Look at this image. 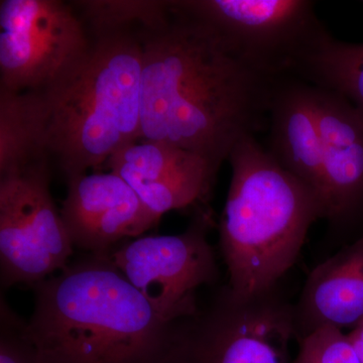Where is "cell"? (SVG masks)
Here are the masks:
<instances>
[{"instance_id": "ba28073f", "label": "cell", "mask_w": 363, "mask_h": 363, "mask_svg": "<svg viewBox=\"0 0 363 363\" xmlns=\"http://www.w3.org/2000/svg\"><path fill=\"white\" fill-rule=\"evenodd\" d=\"M211 223L207 212L198 211L184 233L140 236L109 253L117 269L168 323L194 314L198 290L219 278L208 240Z\"/></svg>"}, {"instance_id": "3957f363", "label": "cell", "mask_w": 363, "mask_h": 363, "mask_svg": "<svg viewBox=\"0 0 363 363\" xmlns=\"http://www.w3.org/2000/svg\"><path fill=\"white\" fill-rule=\"evenodd\" d=\"M90 30L84 56L38 91L45 154L67 181L140 140L143 58L135 26Z\"/></svg>"}, {"instance_id": "e0dca14e", "label": "cell", "mask_w": 363, "mask_h": 363, "mask_svg": "<svg viewBox=\"0 0 363 363\" xmlns=\"http://www.w3.org/2000/svg\"><path fill=\"white\" fill-rule=\"evenodd\" d=\"M293 363H362L344 332L323 327L303 339Z\"/></svg>"}, {"instance_id": "30bf717a", "label": "cell", "mask_w": 363, "mask_h": 363, "mask_svg": "<svg viewBox=\"0 0 363 363\" xmlns=\"http://www.w3.org/2000/svg\"><path fill=\"white\" fill-rule=\"evenodd\" d=\"M67 184L60 212L74 247L109 255L121 240L140 238L160 221L113 172L84 174Z\"/></svg>"}, {"instance_id": "6da1fadb", "label": "cell", "mask_w": 363, "mask_h": 363, "mask_svg": "<svg viewBox=\"0 0 363 363\" xmlns=\"http://www.w3.org/2000/svg\"><path fill=\"white\" fill-rule=\"evenodd\" d=\"M142 45L140 140L201 157L215 173L241 138L267 126L279 80L260 73L181 1H152Z\"/></svg>"}, {"instance_id": "52a82bcc", "label": "cell", "mask_w": 363, "mask_h": 363, "mask_svg": "<svg viewBox=\"0 0 363 363\" xmlns=\"http://www.w3.org/2000/svg\"><path fill=\"white\" fill-rule=\"evenodd\" d=\"M50 191L49 161L0 176V279L32 285L63 271L73 255Z\"/></svg>"}, {"instance_id": "8fae6325", "label": "cell", "mask_w": 363, "mask_h": 363, "mask_svg": "<svg viewBox=\"0 0 363 363\" xmlns=\"http://www.w3.org/2000/svg\"><path fill=\"white\" fill-rule=\"evenodd\" d=\"M311 93L321 140L324 218L348 225L363 216V121L337 93L312 84Z\"/></svg>"}, {"instance_id": "2e32d148", "label": "cell", "mask_w": 363, "mask_h": 363, "mask_svg": "<svg viewBox=\"0 0 363 363\" xmlns=\"http://www.w3.org/2000/svg\"><path fill=\"white\" fill-rule=\"evenodd\" d=\"M295 78L337 93L363 121V44L341 42L329 33L301 64Z\"/></svg>"}, {"instance_id": "ac0fdd59", "label": "cell", "mask_w": 363, "mask_h": 363, "mask_svg": "<svg viewBox=\"0 0 363 363\" xmlns=\"http://www.w3.org/2000/svg\"><path fill=\"white\" fill-rule=\"evenodd\" d=\"M0 363H45L21 319L1 298L0 304Z\"/></svg>"}, {"instance_id": "4fadbf2b", "label": "cell", "mask_w": 363, "mask_h": 363, "mask_svg": "<svg viewBox=\"0 0 363 363\" xmlns=\"http://www.w3.org/2000/svg\"><path fill=\"white\" fill-rule=\"evenodd\" d=\"M363 321V234L315 267L294 305L298 342L323 327L352 330Z\"/></svg>"}, {"instance_id": "7c38bea8", "label": "cell", "mask_w": 363, "mask_h": 363, "mask_svg": "<svg viewBox=\"0 0 363 363\" xmlns=\"http://www.w3.org/2000/svg\"><path fill=\"white\" fill-rule=\"evenodd\" d=\"M157 217L205 201L217 174L201 157L161 143L140 140L106 162Z\"/></svg>"}, {"instance_id": "9c48e42d", "label": "cell", "mask_w": 363, "mask_h": 363, "mask_svg": "<svg viewBox=\"0 0 363 363\" xmlns=\"http://www.w3.org/2000/svg\"><path fill=\"white\" fill-rule=\"evenodd\" d=\"M0 89L44 90L84 56L83 21L57 0L0 2Z\"/></svg>"}, {"instance_id": "d6986e66", "label": "cell", "mask_w": 363, "mask_h": 363, "mask_svg": "<svg viewBox=\"0 0 363 363\" xmlns=\"http://www.w3.org/2000/svg\"><path fill=\"white\" fill-rule=\"evenodd\" d=\"M345 334L358 359L363 363V321Z\"/></svg>"}, {"instance_id": "7a4b0ae2", "label": "cell", "mask_w": 363, "mask_h": 363, "mask_svg": "<svg viewBox=\"0 0 363 363\" xmlns=\"http://www.w3.org/2000/svg\"><path fill=\"white\" fill-rule=\"evenodd\" d=\"M33 292L28 333L45 363H164L172 323L109 255L69 262Z\"/></svg>"}, {"instance_id": "8992f818", "label": "cell", "mask_w": 363, "mask_h": 363, "mask_svg": "<svg viewBox=\"0 0 363 363\" xmlns=\"http://www.w3.org/2000/svg\"><path fill=\"white\" fill-rule=\"evenodd\" d=\"M245 63L272 78L294 77L328 35L309 0H185Z\"/></svg>"}, {"instance_id": "9a60e30c", "label": "cell", "mask_w": 363, "mask_h": 363, "mask_svg": "<svg viewBox=\"0 0 363 363\" xmlns=\"http://www.w3.org/2000/svg\"><path fill=\"white\" fill-rule=\"evenodd\" d=\"M38 91L0 89V176L49 161Z\"/></svg>"}, {"instance_id": "277c9868", "label": "cell", "mask_w": 363, "mask_h": 363, "mask_svg": "<svg viewBox=\"0 0 363 363\" xmlns=\"http://www.w3.org/2000/svg\"><path fill=\"white\" fill-rule=\"evenodd\" d=\"M227 161L233 176L219 223L220 250L229 286L253 295L279 285L324 210L311 189L286 172L255 136L241 138Z\"/></svg>"}, {"instance_id": "5b68a950", "label": "cell", "mask_w": 363, "mask_h": 363, "mask_svg": "<svg viewBox=\"0 0 363 363\" xmlns=\"http://www.w3.org/2000/svg\"><path fill=\"white\" fill-rule=\"evenodd\" d=\"M293 339L294 305L279 285L245 296L227 284L171 324L164 363H288Z\"/></svg>"}, {"instance_id": "5bb4252c", "label": "cell", "mask_w": 363, "mask_h": 363, "mask_svg": "<svg viewBox=\"0 0 363 363\" xmlns=\"http://www.w3.org/2000/svg\"><path fill=\"white\" fill-rule=\"evenodd\" d=\"M267 126V152L321 201V140L311 84L298 78L281 79L274 91Z\"/></svg>"}]
</instances>
